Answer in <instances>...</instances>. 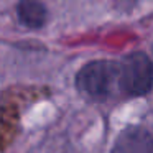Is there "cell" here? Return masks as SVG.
<instances>
[{
    "label": "cell",
    "mask_w": 153,
    "mask_h": 153,
    "mask_svg": "<svg viewBox=\"0 0 153 153\" xmlns=\"http://www.w3.org/2000/svg\"><path fill=\"white\" fill-rule=\"evenodd\" d=\"M76 86L91 99H109L122 94V66L120 61H92L87 63L76 76Z\"/></svg>",
    "instance_id": "6da1fadb"
},
{
    "label": "cell",
    "mask_w": 153,
    "mask_h": 153,
    "mask_svg": "<svg viewBox=\"0 0 153 153\" xmlns=\"http://www.w3.org/2000/svg\"><path fill=\"white\" fill-rule=\"evenodd\" d=\"M122 66V94L143 96L152 89L153 63L145 53H130L120 59Z\"/></svg>",
    "instance_id": "7a4b0ae2"
},
{
    "label": "cell",
    "mask_w": 153,
    "mask_h": 153,
    "mask_svg": "<svg viewBox=\"0 0 153 153\" xmlns=\"http://www.w3.org/2000/svg\"><path fill=\"white\" fill-rule=\"evenodd\" d=\"M112 153H153V137L140 125H130L119 133Z\"/></svg>",
    "instance_id": "3957f363"
},
{
    "label": "cell",
    "mask_w": 153,
    "mask_h": 153,
    "mask_svg": "<svg viewBox=\"0 0 153 153\" xmlns=\"http://www.w3.org/2000/svg\"><path fill=\"white\" fill-rule=\"evenodd\" d=\"M17 12L18 22L27 28H41L46 23V8L38 0H20Z\"/></svg>",
    "instance_id": "277c9868"
}]
</instances>
